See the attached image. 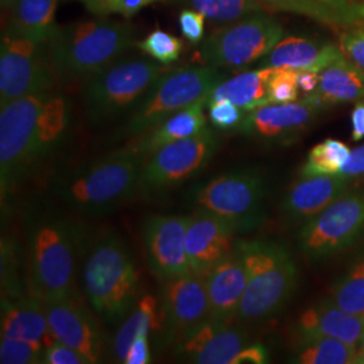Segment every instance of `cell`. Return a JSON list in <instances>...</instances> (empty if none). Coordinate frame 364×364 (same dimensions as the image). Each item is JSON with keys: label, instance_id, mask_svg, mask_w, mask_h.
<instances>
[{"label": "cell", "instance_id": "cell-1", "mask_svg": "<svg viewBox=\"0 0 364 364\" xmlns=\"http://www.w3.org/2000/svg\"><path fill=\"white\" fill-rule=\"evenodd\" d=\"M70 107L54 91L23 96L1 107L0 186L1 200L65 142Z\"/></svg>", "mask_w": 364, "mask_h": 364}, {"label": "cell", "instance_id": "cell-2", "mask_svg": "<svg viewBox=\"0 0 364 364\" xmlns=\"http://www.w3.org/2000/svg\"><path fill=\"white\" fill-rule=\"evenodd\" d=\"M146 156L130 144L88 165L68 171L52 183L53 192L69 208L88 216L105 215L139 192Z\"/></svg>", "mask_w": 364, "mask_h": 364}, {"label": "cell", "instance_id": "cell-3", "mask_svg": "<svg viewBox=\"0 0 364 364\" xmlns=\"http://www.w3.org/2000/svg\"><path fill=\"white\" fill-rule=\"evenodd\" d=\"M134 27L108 19L55 26L48 41L55 76L68 81L91 78L130 49Z\"/></svg>", "mask_w": 364, "mask_h": 364}, {"label": "cell", "instance_id": "cell-4", "mask_svg": "<svg viewBox=\"0 0 364 364\" xmlns=\"http://www.w3.org/2000/svg\"><path fill=\"white\" fill-rule=\"evenodd\" d=\"M81 240V230L65 218L49 213L33 223L28 235L31 296L42 302L75 297Z\"/></svg>", "mask_w": 364, "mask_h": 364}, {"label": "cell", "instance_id": "cell-5", "mask_svg": "<svg viewBox=\"0 0 364 364\" xmlns=\"http://www.w3.org/2000/svg\"><path fill=\"white\" fill-rule=\"evenodd\" d=\"M82 287L92 309L108 324H117L132 311L141 273L117 235H102L92 243L82 269Z\"/></svg>", "mask_w": 364, "mask_h": 364}, {"label": "cell", "instance_id": "cell-6", "mask_svg": "<svg viewBox=\"0 0 364 364\" xmlns=\"http://www.w3.org/2000/svg\"><path fill=\"white\" fill-rule=\"evenodd\" d=\"M247 272V287L236 317L264 320L279 312L297 287L299 269L290 251L273 240L237 242Z\"/></svg>", "mask_w": 364, "mask_h": 364}, {"label": "cell", "instance_id": "cell-7", "mask_svg": "<svg viewBox=\"0 0 364 364\" xmlns=\"http://www.w3.org/2000/svg\"><path fill=\"white\" fill-rule=\"evenodd\" d=\"M221 80L223 76L219 69L208 65L168 70L134 107L126 124L120 130V135L139 136L153 130L183 108L201 99H208L210 92Z\"/></svg>", "mask_w": 364, "mask_h": 364}, {"label": "cell", "instance_id": "cell-8", "mask_svg": "<svg viewBox=\"0 0 364 364\" xmlns=\"http://www.w3.org/2000/svg\"><path fill=\"white\" fill-rule=\"evenodd\" d=\"M168 69L156 60L130 58L114 63L88 78L82 102L91 123H105L132 111Z\"/></svg>", "mask_w": 364, "mask_h": 364}, {"label": "cell", "instance_id": "cell-9", "mask_svg": "<svg viewBox=\"0 0 364 364\" xmlns=\"http://www.w3.org/2000/svg\"><path fill=\"white\" fill-rule=\"evenodd\" d=\"M267 183L254 168L235 169L219 174L193 188L191 200L230 223L236 232H250L266 218Z\"/></svg>", "mask_w": 364, "mask_h": 364}, {"label": "cell", "instance_id": "cell-10", "mask_svg": "<svg viewBox=\"0 0 364 364\" xmlns=\"http://www.w3.org/2000/svg\"><path fill=\"white\" fill-rule=\"evenodd\" d=\"M284 38V27L264 13H255L213 31L201 42L198 58L212 68H246L260 61Z\"/></svg>", "mask_w": 364, "mask_h": 364}, {"label": "cell", "instance_id": "cell-11", "mask_svg": "<svg viewBox=\"0 0 364 364\" xmlns=\"http://www.w3.org/2000/svg\"><path fill=\"white\" fill-rule=\"evenodd\" d=\"M53 69L48 42L6 30L0 45V107L23 96L53 91Z\"/></svg>", "mask_w": 364, "mask_h": 364}, {"label": "cell", "instance_id": "cell-12", "mask_svg": "<svg viewBox=\"0 0 364 364\" xmlns=\"http://www.w3.org/2000/svg\"><path fill=\"white\" fill-rule=\"evenodd\" d=\"M219 136L205 127L193 136L176 141L147 156L139 178V193H165L189 181L209 164L219 147Z\"/></svg>", "mask_w": 364, "mask_h": 364}, {"label": "cell", "instance_id": "cell-13", "mask_svg": "<svg viewBox=\"0 0 364 364\" xmlns=\"http://www.w3.org/2000/svg\"><path fill=\"white\" fill-rule=\"evenodd\" d=\"M363 232L364 191H353L304 224L299 250L311 259H324L351 247Z\"/></svg>", "mask_w": 364, "mask_h": 364}, {"label": "cell", "instance_id": "cell-14", "mask_svg": "<svg viewBox=\"0 0 364 364\" xmlns=\"http://www.w3.org/2000/svg\"><path fill=\"white\" fill-rule=\"evenodd\" d=\"M189 218L151 215L144 223V246L147 266L158 279L168 281L192 273L185 247Z\"/></svg>", "mask_w": 364, "mask_h": 364}, {"label": "cell", "instance_id": "cell-15", "mask_svg": "<svg viewBox=\"0 0 364 364\" xmlns=\"http://www.w3.org/2000/svg\"><path fill=\"white\" fill-rule=\"evenodd\" d=\"M161 329L168 338H180L210 317L208 293L200 275L188 274L162 282L159 297Z\"/></svg>", "mask_w": 364, "mask_h": 364}, {"label": "cell", "instance_id": "cell-16", "mask_svg": "<svg viewBox=\"0 0 364 364\" xmlns=\"http://www.w3.org/2000/svg\"><path fill=\"white\" fill-rule=\"evenodd\" d=\"M231 323L209 317L177 341V358L189 363L231 364L247 346V335Z\"/></svg>", "mask_w": 364, "mask_h": 364}, {"label": "cell", "instance_id": "cell-17", "mask_svg": "<svg viewBox=\"0 0 364 364\" xmlns=\"http://www.w3.org/2000/svg\"><path fill=\"white\" fill-rule=\"evenodd\" d=\"M236 234L230 223L204 209H196L189 216L185 247L192 273L204 275L236 250Z\"/></svg>", "mask_w": 364, "mask_h": 364}, {"label": "cell", "instance_id": "cell-18", "mask_svg": "<svg viewBox=\"0 0 364 364\" xmlns=\"http://www.w3.org/2000/svg\"><path fill=\"white\" fill-rule=\"evenodd\" d=\"M323 108L312 95L299 102L263 105L248 111L237 131L264 142L287 141L304 130Z\"/></svg>", "mask_w": 364, "mask_h": 364}, {"label": "cell", "instance_id": "cell-19", "mask_svg": "<svg viewBox=\"0 0 364 364\" xmlns=\"http://www.w3.org/2000/svg\"><path fill=\"white\" fill-rule=\"evenodd\" d=\"M53 338L80 352L88 364L102 362L103 335L75 297L43 302Z\"/></svg>", "mask_w": 364, "mask_h": 364}, {"label": "cell", "instance_id": "cell-20", "mask_svg": "<svg viewBox=\"0 0 364 364\" xmlns=\"http://www.w3.org/2000/svg\"><path fill=\"white\" fill-rule=\"evenodd\" d=\"M350 178L340 174L301 176L282 203V209L293 221L311 220L346 193Z\"/></svg>", "mask_w": 364, "mask_h": 364}, {"label": "cell", "instance_id": "cell-21", "mask_svg": "<svg viewBox=\"0 0 364 364\" xmlns=\"http://www.w3.org/2000/svg\"><path fill=\"white\" fill-rule=\"evenodd\" d=\"M296 331L299 341L332 338L359 348L364 331V316L346 312L326 299L302 312Z\"/></svg>", "mask_w": 364, "mask_h": 364}, {"label": "cell", "instance_id": "cell-22", "mask_svg": "<svg viewBox=\"0 0 364 364\" xmlns=\"http://www.w3.org/2000/svg\"><path fill=\"white\" fill-rule=\"evenodd\" d=\"M201 278L208 293L210 317L232 321L247 287V272L237 250Z\"/></svg>", "mask_w": 364, "mask_h": 364}, {"label": "cell", "instance_id": "cell-23", "mask_svg": "<svg viewBox=\"0 0 364 364\" xmlns=\"http://www.w3.org/2000/svg\"><path fill=\"white\" fill-rule=\"evenodd\" d=\"M344 53L340 46L318 43L301 37L282 38L259 61V68H284L297 72L320 73Z\"/></svg>", "mask_w": 364, "mask_h": 364}, {"label": "cell", "instance_id": "cell-24", "mask_svg": "<svg viewBox=\"0 0 364 364\" xmlns=\"http://www.w3.org/2000/svg\"><path fill=\"white\" fill-rule=\"evenodd\" d=\"M1 338L26 340L46 351L55 338L50 332L43 302L34 296L1 299Z\"/></svg>", "mask_w": 364, "mask_h": 364}, {"label": "cell", "instance_id": "cell-25", "mask_svg": "<svg viewBox=\"0 0 364 364\" xmlns=\"http://www.w3.org/2000/svg\"><path fill=\"white\" fill-rule=\"evenodd\" d=\"M311 95L324 107L364 100V69L343 54L318 73V85Z\"/></svg>", "mask_w": 364, "mask_h": 364}, {"label": "cell", "instance_id": "cell-26", "mask_svg": "<svg viewBox=\"0 0 364 364\" xmlns=\"http://www.w3.org/2000/svg\"><path fill=\"white\" fill-rule=\"evenodd\" d=\"M277 68H259L257 70L243 72L235 77L221 80L210 92L207 105L228 100L243 111H252L270 105V80Z\"/></svg>", "mask_w": 364, "mask_h": 364}, {"label": "cell", "instance_id": "cell-27", "mask_svg": "<svg viewBox=\"0 0 364 364\" xmlns=\"http://www.w3.org/2000/svg\"><path fill=\"white\" fill-rule=\"evenodd\" d=\"M207 100L208 99H201L196 102L168 117L153 130L141 135V139L136 142V147L147 158L166 144L193 136L204 130L207 127V117L204 114Z\"/></svg>", "mask_w": 364, "mask_h": 364}, {"label": "cell", "instance_id": "cell-28", "mask_svg": "<svg viewBox=\"0 0 364 364\" xmlns=\"http://www.w3.org/2000/svg\"><path fill=\"white\" fill-rule=\"evenodd\" d=\"M272 9L305 15L329 26L364 25V4L356 0H274Z\"/></svg>", "mask_w": 364, "mask_h": 364}, {"label": "cell", "instance_id": "cell-29", "mask_svg": "<svg viewBox=\"0 0 364 364\" xmlns=\"http://www.w3.org/2000/svg\"><path fill=\"white\" fill-rule=\"evenodd\" d=\"M60 0H11L7 30L48 42L55 28V11Z\"/></svg>", "mask_w": 364, "mask_h": 364}, {"label": "cell", "instance_id": "cell-30", "mask_svg": "<svg viewBox=\"0 0 364 364\" xmlns=\"http://www.w3.org/2000/svg\"><path fill=\"white\" fill-rule=\"evenodd\" d=\"M156 329H161L159 302L154 296L144 294V297L138 299L135 308L131 311L129 317L117 332L112 351L115 353L117 362L124 363L127 352L138 333L142 331L151 332Z\"/></svg>", "mask_w": 364, "mask_h": 364}, {"label": "cell", "instance_id": "cell-31", "mask_svg": "<svg viewBox=\"0 0 364 364\" xmlns=\"http://www.w3.org/2000/svg\"><path fill=\"white\" fill-rule=\"evenodd\" d=\"M294 359L301 364H355L358 347L338 338H312L299 341Z\"/></svg>", "mask_w": 364, "mask_h": 364}, {"label": "cell", "instance_id": "cell-32", "mask_svg": "<svg viewBox=\"0 0 364 364\" xmlns=\"http://www.w3.org/2000/svg\"><path fill=\"white\" fill-rule=\"evenodd\" d=\"M178 3L186 9L204 14L208 19L221 25L260 13L266 7L260 0H178Z\"/></svg>", "mask_w": 364, "mask_h": 364}, {"label": "cell", "instance_id": "cell-33", "mask_svg": "<svg viewBox=\"0 0 364 364\" xmlns=\"http://www.w3.org/2000/svg\"><path fill=\"white\" fill-rule=\"evenodd\" d=\"M351 150L347 144L338 139H326L316 144L309 151L301 169V176H328L338 174L344 168Z\"/></svg>", "mask_w": 364, "mask_h": 364}, {"label": "cell", "instance_id": "cell-34", "mask_svg": "<svg viewBox=\"0 0 364 364\" xmlns=\"http://www.w3.org/2000/svg\"><path fill=\"white\" fill-rule=\"evenodd\" d=\"M329 301L346 312L364 316V257L341 278Z\"/></svg>", "mask_w": 364, "mask_h": 364}, {"label": "cell", "instance_id": "cell-35", "mask_svg": "<svg viewBox=\"0 0 364 364\" xmlns=\"http://www.w3.org/2000/svg\"><path fill=\"white\" fill-rule=\"evenodd\" d=\"M138 48L144 54L156 60V63L162 65H169L180 58L183 45L181 39L177 38L168 31L158 28L151 31L144 41H141L138 43Z\"/></svg>", "mask_w": 364, "mask_h": 364}, {"label": "cell", "instance_id": "cell-36", "mask_svg": "<svg viewBox=\"0 0 364 364\" xmlns=\"http://www.w3.org/2000/svg\"><path fill=\"white\" fill-rule=\"evenodd\" d=\"M45 350L34 343L21 338H1L0 341V363H43Z\"/></svg>", "mask_w": 364, "mask_h": 364}, {"label": "cell", "instance_id": "cell-37", "mask_svg": "<svg viewBox=\"0 0 364 364\" xmlns=\"http://www.w3.org/2000/svg\"><path fill=\"white\" fill-rule=\"evenodd\" d=\"M92 15L97 18H107L109 15H120L130 18L142 9L165 0H77Z\"/></svg>", "mask_w": 364, "mask_h": 364}, {"label": "cell", "instance_id": "cell-38", "mask_svg": "<svg viewBox=\"0 0 364 364\" xmlns=\"http://www.w3.org/2000/svg\"><path fill=\"white\" fill-rule=\"evenodd\" d=\"M18 259L16 250L7 239L1 240V299L23 297L18 282Z\"/></svg>", "mask_w": 364, "mask_h": 364}, {"label": "cell", "instance_id": "cell-39", "mask_svg": "<svg viewBox=\"0 0 364 364\" xmlns=\"http://www.w3.org/2000/svg\"><path fill=\"white\" fill-rule=\"evenodd\" d=\"M297 75V70L277 68V72L270 80V105L291 103L299 99Z\"/></svg>", "mask_w": 364, "mask_h": 364}, {"label": "cell", "instance_id": "cell-40", "mask_svg": "<svg viewBox=\"0 0 364 364\" xmlns=\"http://www.w3.org/2000/svg\"><path fill=\"white\" fill-rule=\"evenodd\" d=\"M210 123L219 130L237 129L243 120V109L228 100H219L207 105Z\"/></svg>", "mask_w": 364, "mask_h": 364}, {"label": "cell", "instance_id": "cell-41", "mask_svg": "<svg viewBox=\"0 0 364 364\" xmlns=\"http://www.w3.org/2000/svg\"><path fill=\"white\" fill-rule=\"evenodd\" d=\"M205 19L207 16L204 14L193 9H183L178 16V25L183 38L192 45L201 43L205 33Z\"/></svg>", "mask_w": 364, "mask_h": 364}, {"label": "cell", "instance_id": "cell-42", "mask_svg": "<svg viewBox=\"0 0 364 364\" xmlns=\"http://www.w3.org/2000/svg\"><path fill=\"white\" fill-rule=\"evenodd\" d=\"M338 46L352 63L364 69V30L352 28L340 34Z\"/></svg>", "mask_w": 364, "mask_h": 364}, {"label": "cell", "instance_id": "cell-43", "mask_svg": "<svg viewBox=\"0 0 364 364\" xmlns=\"http://www.w3.org/2000/svg\"><path fill=\"white\" fill-rule=\"evenodd\" d=\"M43 363L48 364H88L87 359L75 348L61 341H54L43 355Z\"/></svg>", "mask_w": 364, "mask_h": 364}, {"label": "cell", "instance_id": "cell-44", "mask_svg": "<svg viewBox=\"0 0 364 364\" xmlns=\"http://www.w3.org/2000/svg\"><path fill=\"white\" fill-rule=\"evenodd\" d=\"M149 331H142L132 341L130 350L126 356V364H147L150 363V344H149Z\"/></svg>", "mask_w": 364, "mask_h": 364}, {"label": "cell", "instance_id": "cell-45", "mask_svg": "<svg viewBox=\"0 0 364 364\" xmlns=\"http://www.w3.org/2000/svg\"><path fill=\"white\" fill-rule=\"evenodd\" d=\"M338 174L350 180H364V144L352 150L347 164Z\"/></svg>", "mask_w": 364, "mask_h": 364}, {"label": "cell", "instance_id": "cell-46", "mask_svg": "<svg viewBox=\"0 0 364 364\" xmlns=\"http://www.w3.org/2000/svg\"><path fill=\"white\" fill-rule=\"evenodd\" d=\"M269 362V352L262 344L246 346L239 352L231 364H264Z\"/></svg>", "mask_w": 364, "mask_h": 364}, {"label": "cell", "instance_id": "cell-47", "mask_svg": "<svg viewBox=\"0 0 364 364\" xmlns=\"http://www.w3.org/2000/svg\"><path fill=\"white\" fill-rule=\"evenodd\" d=\"M352 132L353 142H360L364 139V100L356 102L351 115Z\"/></svg>", "mask_w": 364, "mask_h": 364}, {"label": "cell", "instance_id": "cell-48", "mask_svg": "<svg viewBox=\"0 0 364 364\" xmlns=\"http://www.w3.org/2000/svg\"><path fill=\"white\" fill-rule=\"evenodd\" d=\"M299 88L306 95H311L316 91L318 85V73L316 72H299L297 75Z\"/></svg>", "mask_w": 364, "mask_h": 364}, {"label": "cell", "instance_id": "cell-49", "mask_svg": "<svg viewBox=\"0 0 364 364\" xmlns=\"http://www.w3.org/2000/svg\"><path fill=\"white\" fill-rule=\"evenodd\" d=\"M358 364H364V331L363 335H362V340H360V344H359V348H358Z\"/></svg>", "mask_w": 364, "mask_h": 364}, {"label": "cell", "instance_id": "cell-50", "mask_svg": "<svg viewBox=\"0 0 364 364\" xmlns=\"http://www.w3.org/2000/svg\"><path fill=\"white\" fill-rule=\"evenodd\" d=\"M266 7H270L272 9V4H273L274 0H260Z\"/></svg>", "mask_w": 364, "mask_h": 364}]
</instances>
